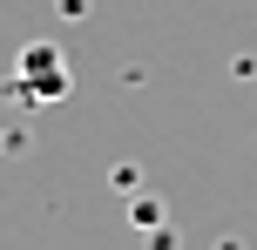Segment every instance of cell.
<instances>
[{
	"label": "cell",
	"mask_w": 257,
	"mask_h": 250,
	"mask_svg": "<svg viewBox=\"0 0 257 250\" xmlns=\"http://www.w3.org/2000/svg\"><path fill=\"white\" fill-rule=\"evenodd\" d=\"M14 88H21L27 102H61V95L75 88V75H68V61H61L54 41H27L21 61H14Z\"/></svg>",
	"instance_id": "cell-1"
}]
</instances>
